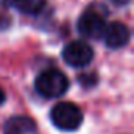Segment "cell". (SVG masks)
Returning a JSON list of instances; mask_svg holds the SVG:
<instances>
[{
	"mask_svg": "<svg viewBox=\"0 0 134 134\" xmlns=\"http://www.w3.org/2000/svg\"><path fill=\"white\" fill-rule=\"evenodd\" d=\"M68 87H70L68 77L60 70H55V68H49V70L41 71L38 74V77L35 79L36 93L41 95L43 98H47V99H54V98L65 95Z\"/></svg>",
	"mask_w": 134,
	"mask_h": 134,
	"instance_id": "obj_1",
	"label": "cell"
},
{
	"mask_svg": "<svg viewBox=\"0 0 134 134\" xmlns=\"http://www.w3.org/2000/svg\"><path fill=\"white\" fill-rule=\"evenodd\" d=\"M106 11L99 5L88 7L77 21V30L84 38L88 40H99L106 30Z\"/></svg>",
	"mask_w": 134,
	"mask_h": 134,
	"instance_id": "obj_2",
	"label": "cell"
},
{
	"mask_svg": "<svg viewBox=\"0 0 134 134\" xmlns=\"http://www.w3.org/2000/svg\"><path fill=\"white\" fill-rule=\"evenodd\" d=\"M51 121L54 123L55 128L62 131H76L84 121V114L79 109V106L65 101L52 107Z\"/></svg>",
	"mask_w": 134,
	"mask_h": 134,
	"instance_id": "obj_3",
	"label": "cell"
},
{
	"mask_svg": "<svg viewBox=\"0 0 134 134\" xmlns=\"http://www.w3.org/2000/svg\"><path fill=\"white\" fill-rule=\"evenodd\" d=\"M62 57L70 66H73V68H84L88 63H92L95 54H93L92 46L87 41L76 40V41L68 43L63 47Z\"/></svg>",
	"mask_w": 134,
	"mask_h": 134,
	"instance_id": "obj_4",
	"label": "cell"
},
{
	"mask_svg": "<svg viewBox=\"0 0 134 134\" xmlns=\"http://www.w3.org/2000/svg\"><path fill=\"white\" fill-rule=\"evenodd\" d=\"M103 38H104V43L107 47L110 49H120V47H125L129 40H131V32L128 29V25H125L123 22H110L106 25V30L103 33Z\"/></svg>",
	"mask_w": 134,
	"mask_h": 134,
	"instance_id": "obj_5",
	"label": "cell"
},
{
	"mask_svg": "<svg viewBox=\"0 0 134 134\" xmlns=\"http://www.w3.org/2000/svg\"><path fill=\"white\" fill-rule=\"evenodd\" d=\"M5 134H40L36 123L25 115H14L5 123Z\"/></svg>",
	"mask_w": 134,
	"mask_h": 134,
	"instance_id": "obj_6",
	"label": "cell"
},
{
	"mask_svg": "<svg viewBox=\"0 0 134 134\" xmlns=\"http://www.w3.org/2000/svg\"><path fill=\"white\" fill-rule=\"evenodd\" d=\"M11 7L27 16H36L46 8V0H13Z\"/></svg>",
	"mask_w": 134,
	"mask_h": 134,
	"instance_id": "obj_7",
	"label": "cell"
},
{
	"mask_svg": "<svg viewBox=\"0 0 134 134\" xmlns=\"http://www.w3.org/2000/svg\"><path fill=\"white\" fill-rule=\"evenodd\" d=\"M109 2H110L112 5H115V7H126L131 0H109Z\"/></svg>",
	"mask_w": 134,
	"mask_h": 134,
	"instance_id": "obj_8",
	"label": "cell"
},
{
	"mask_svg": "<svg viewBox=\"0 0 134 134\" xmlns=\"http://www.w3.org/2000/svg\"><path fill=\"white\" fill-rule=\"evenodd\" d=\"M5 98H7V96H5V93H3V90H2V88H0V104H2V103L5 101Z\"/></svg>",
	"mask_w": 134,
	"mask_h": 134,
	"instance_id": "obj_9",
	"label": "cell"
},
{
	"mask_svg": "<svg viewBox=\"0 0 134 134\" xmlns=\"http://www.w3.org/2000/svg\"><path fill=\"white\" fill-rule=\"evenodd\" d=\"M0 2H2L3 5H11V3H13V0H0Z\"/></svg>",
	"mask_w": 134,
	"mask_h": 134,
	"instance_id": "obj_10",
	"label": "cell"
}]
</instances>
